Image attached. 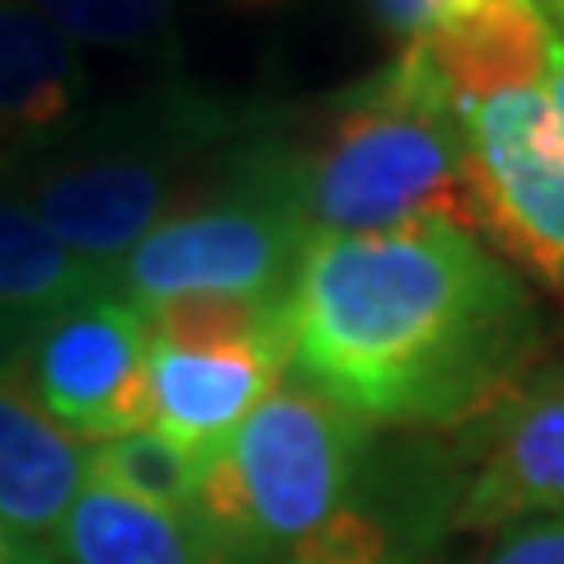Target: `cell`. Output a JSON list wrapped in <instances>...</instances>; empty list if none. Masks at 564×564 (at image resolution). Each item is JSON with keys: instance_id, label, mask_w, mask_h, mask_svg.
<instances>
[{"instance_id": "obj_1", "label": "cell", "mask_w": 564, "mask_h": 564, "mask_svg": "<svg viewBox=\"0 0 564 564\" xmlns=\"http://www.w3.org/2000/svg\"><path fill=\"white\" fill-rule=\"evenodd\" d=\"M288 311L296 377L395 433L480 423L551 344L527 278L447 221L315 236Z\"/></svg>"}, {"instance_id": "obj_2", "label": "cell", "mask_w": 564, "mask_h": 564, "mask_svg": "<svg viewBox=\"0 0 564 564\" xmlns=\"http://www.w3.org/2000/svg\"><path fill=\"white\" fill-rule=\"evenodd\" d=\"M259 113L165 76L147 95L95 104L57 151L0 180L66 250L118 269L155 226L207 188L221 151Z\"/></svg>"}, {"instance_id": "obj_3", "label": "cell", "mask_w": 564, "mask_h": 564, "mask_svg": "<svg viewBox=\"0 0 564 564\" xmlns=\"http://www.w3.org/2000/svg\"><path fill=\"white\" fill-rule=\"evenodd\" d=\"M296 137L315 236H386L423 221L480 236L466 118L414 47L339 90Z\"/></svg>"}, {"instance_id": "obj_4", "label": "cell", "mask_w": 564, "mask_h": 564, "mask_svg": "<svg viewBox=\"0 0 564 564\" xmlns=\"http://www.w3.org/2000/svg\"><path fill=\"white\" fill-rule=\"evenodd\" d=\"M306 151L296 128L259 113L221 151L207 188L113 269V292L161 302L184 292L292 296L311 254Z\"/></svg>"}, {"instance_id": "obj_5", "label": "cell", "mask_w": 564, "mask_h": 564, "mask_svg": "<svg viewBox=\"0 0 564 564\" xmlns=\"http://www.w3.org/2000/svg\"><path fill=\"white\" fill-rule=\"evenodd\" d=\"M372 447L362 414L311 381H282L207 456L193 513L240 564H278L348 499Z\"/></svg>"}, {"instance_id": "obj_6", "label": "cell", "mask_w": 564, "mask_h": 564, "mask_svg": "<svg viewBox=\"0 0 564 564\" xmlns=\"http://www.w3.org/2000/svg\"><path fill=\"white\" fill-rule=\"evenodd\" d=\"M462 480L443 433L377 437L348 499L278 564H452Z\"/></svg>"}, {"instance_id": "obj_7", "label": "cell", "mask_w": 564, "mask_h": 564, "mask_svg": "<svg viewBox=\"0 0 564 564\" xmlns=\"http://www.w3.org/2000/svg\"><path fill=\"white\" fill-rule=\"evenodd\" d=\"M480 240L541 288L564 292V128L541 90L466 113Z\"/></svg>"}, {"instance_id": "obj_8", "label": "cell", "mask_w": 564, "mask_h": 564, "mask_svg": "<svg viewBox=\"0 0 564 564\" xmlns=\"http://www.w3.org/2000/svg\"><path fill=\"white\" fill-rule=\"evenodd\" d=\"M33 400L80 443L151 429V339L141 306L95 292L47 321L20 352Z\"/></svg>"}, {"instance_id": "obj_9", "label": "cell", "mask_w": 564, "mask_h": 564, "mask_svg": "<svg viewBox=\"0 0 564 564\" xmlns=\"http://www.w3.org/2000/svg\"><path fill=\"white\" fill-rule=\"evenodd\" d=\"M466 466L456 532H503L564 508V358L541 362L508 400L462 429Z\"/></svg>"}, {"instance_id": "obj_10", "label": "cell", "mask_w": 564, "mask_h": 564, "mask_svg": "<svg viewBox=\"0 0 564 564\" xmlns=\"http://www.w3.org/2000/svg\"><path fill=\"white\" fill-rule=\"evenodd\" d=\"M90 113L80 43L24 0H0V180L57 151Z\"/></svg>"}, {"instance_id": "obj_11", "label": "cell", "mask_w": 564, "mask_h": 564, "mask_svg": "<svg viewBox=\"0 0 564 564\" xmlns=\"http://www.w3.org/2000/svg\"><path fill=\"white\" fill-rule=\"evenodd\" d=\"M90 485V443L70 437L29 391L20 352H0V518L52 545Z\"/></svg>"}, {"instance_id": "obj_12", "label": "cell", "mask_w": 564, "mask_h": 564, "mask_svg": "<svg viewBox=\"0 0 564 564\" xmlns=\"http://www.w3.org/2000/svg\"><path fill=\"white\" fill-rule=\"evenodd\" d=\"M551 43L555 29L541 20L532 0H485L480 10L437 20L404 47H414V57L437 80V90L466 118L475 104L545 85Z\"/></svg>"}, {"instance_id": "obj_13", "label": "cell", "mask_w": 564, "mask_h": 564, "mask_svg": "<svg viewBox=\"0 0 564 564\" xmlns=\"http://www.w3.org/2000/svg\"><path fill=\"white\" fill-rule=\"evenodd\" d=\"M292 372L288 352L151 348V429L193 452H221Z\"/></svg>"}, {"instance_id": "obj_14", "label": "cell", "mask_w": 564, "mask_h": 564, "mask_svg": "<svg viewBox=\"0 0 564 564\" xmlns=\"http://www.w3.org/2000/svg\"><path fill=\"white\" fill-rule=\"evenodd\" d=\"M95 292H113V269L66 250L39 212L0 184V352H24L47 321Z\"/></svg>"}, {"instance_id": "obj_15", "label": "cell", "mask_w": 564, "mask_h": 564, "mask_svg": "<svg viewBox=\"0 0 564 564\" xmlns=\"http://www.w3.org/2000/svg\"><path fill=\"white\" fill-rule=\"evenodd\" d=\"M57 564H240L198 522V513H165L137 499L85 485L52 541Z\"/></svg>"}, {"instance_id": "obj_16", "label": "cell", "mask_w": 564, "mask_h": 564, "mask_svg": "<svg viewBox=\"0 0 564 564\" xmlns=\"http://www.w3.org/2000/svg\"><path fill=\"white\" fill-rule=\"evenodd\" d=\"M151 348L180 352H288L292 311L288 296H236V292H184L161 302H137Z\"/></svg>"}, {"instance_id": "obj_17", "label": "cell", "mask_w": 564, "mask_h": 564, "mask_svg": "<svg viewBox=\"0 0 564 564\" xmlns=\"http://www.w3.org/2000/svg\"><path fill=\"white\" fill-rule=\"evenodd\" d=\"M207 456L174 443L161 429H137L90 443V485H104L165 513H193L198 508Z\"/></svg>"}, {"instance_id": "obj_18", "label": "cell", "mask_w": 564, "mask_h": 564, "mask_svg": "<svg viewBox=\"0 0 564 564\" xmlns=\"http://www.w3.org/2000/svg\"><path fill=\"white\" fill-rule=\"evenodd\" d=\"M47 24H57L70 43L147 52L170 57L174 52V6L170 0H24Z\"/></svg>"}, {"instance_id": "obj_19", "label": "cell", "mask_w": 564, "mask_h": 564, "mask_svg": "<svg viewBox=\"0 0 564 564\" xmlns=\"http://www.w3.org/2000/svg\"><path fill=\"white\" fill-rule=\"evenodd\" d=\"M480 564H564V508L494 532V545Z\"/></svg>"}, {"instance_id": "obj_20", "label": "cell", "mask_w": 564, "mask_h": 564, "mask_svg": "<svg viewBox=\"0 0 564 564\" xmlns=\"http://www.w3.org/2000/svg\"><path fill=\"white\" fill-rule=\"evenodd\" d=\"M372 10H377V20L400 33L404 43L419 39V33H429L437 24V6L433 0H372Z\"/></svg>"}, {"instance_id": "obj_21", "label": "cell", "mask_w": 564, "mask_h": 564, "mask_svg": "<svg viewBox=\"0 0 564 564\" xmlns=\"http://www.w3.org/2000/svg\"><path fill=\"white\" fill-rule=\"evenodd\" d=\"M0 564H57V555H52V545L14 532V527L0 518Z\"/></svg>"}, {"instance_id": "obj_22", "label": "cell", "mask_w": 564, "mask_h": 564, "mask_svg": "<svg viewBox=\"0 0 564 564\" xmlns=\"http://www.w3.org/2000/svg\"><path fill=\"white\" fill-rule=\"evenodd\" d=\"M541 95L545 104H551V113L560 118V128H564V39L551 43V66H545V85H541Z\"/></svg>"}, {"instance_id": "obj_23", "label": "cell", "mask_w": 564, "mask_h": 564, "mask_svg": "<svg viewBox=\"0 0 564 564\" xmlns=\"http://www.w3.org/2000/svg\"><path fill=\"white\" fill-rule=\"evenodd\" d=\"M226 6H236V10H269V6H282V0H226Z\"/></svg>"}]
</instances>
